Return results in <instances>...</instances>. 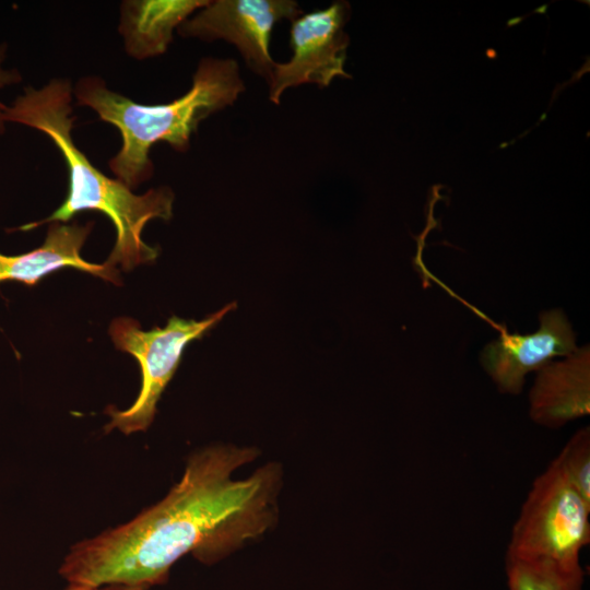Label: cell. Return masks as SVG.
<instances>
[{"instance_id":"obj_1","label":"cell","mask_w":590,"mask_h":590,"mask_svg":"<svg viewBox=\"0 0 590 590\" xmlns=\"http://www.w3.org/2000/svg\"><path fill=\"white\" fill-rule=\"evenodd\" d=\"M258 455L233 445L190 456L167 495L130 521L75 543L59 575L67 583L152 588L167 581L187 554L213 564L262 535L276 519L281 470L267 463L243 480L232 477Z\"/></svg>"},{"instance_id":"obj_2","label":"cell","mask_w":590,"mask_h":590,"mask_svg":"<svg viewBox=\"0 0 590 590\" xmlns=\"http://www.w3.org/2000/svg\"><path fill=\"white\" fill-rule=\"evenodd\" d=\"M71 101L70 82L58 79L40 90L26 88L11 107L4 108V121L35 128L52 141L64 160L69 177L68 193L60 206L48 217L17 229L26 232L46 223H68L82 211H97L116 228V243L106 263L120 264L122 270L130 271L139 264L154 262L158 248L146 245L142 232L149 221H168L173 216L172 189L161 187L138 196L121 180L111 179L96 168L72 139Z\"/></svg>"},{"instance_id":"obj_3","label":"cell","mask_w":590,"mask_h":590,"mask_svg":"<svg viewBox=\"0 0 590 590\" xmlns=\"http://www.w3.org/2000/svg\"><path fill=\"white\" fill-rule=\"evenodd\" d=\"M245 91L238 63L233 59L203 58L190 90L166 104L142 105L108 90L96 76L83 78L75 87L79 105L94 109L103 121L115 126L122 139L109 161L111 172L128 187L153 175L149 153L157 142L185 152L199 123L235 103Z\"/></svg>"},{"instance_id":"obj_4","label":"cell","mask_w":590,"mask_h":590,"mask_svg":"<svg viewBox=\"0 0 590 590\" xmlns=\"http://www.w3.org/2000/svg\"><path fill=\"white\" fill-rule=\"evenodd\" d=\"M234 308L236 303H229L199 321L173 316L164 328L155 327L149 331L142 330L139 322L132 318L120 317L113 320L109 335L117 350L129 353L138 361L141 368V388L128 409L108 406L105 410L110 416V422L104 427L105 432L115 428L126 435L145 432L154 420L156 404L175 375L186 346L201 339Z\"/></svg>"},{"instance_id":"obj_5","label":"cell","mask_w":590,"mask_h":590,"mask_svg":"<svg viewBox=\"0 0 590 590\" xmlns=\"http://www.w3.org/2000/svg\"><path fill=\"white\" fill-rule=\"evenodd\" d=\"M589 542L590 503L553 460L532 482L506 555L579 562Z\"/></svg>"},{"instance_id":"obj_6","label":"cell","mask_w":590,"mask_h":590,"mask_svg":"<svg viewBox=\"0 0 590 590\" xmlns=\"http://www.w3.org/2000/svg\"><path fill=\"white\" fill-rule=\"evenodd\" d=\"M302 13L292 0H216L177 31L185 37L234 44L248 68L269 82L276 63L270 54L272 31L280 21H293Z\"/></svg>"},{"instance_id":"obj_7","label":"cell","mask_w":590,"mask_h":590,"mask_svg":"<svg viewBox=\"0 0 590 590\" xmlns=\"http://www.w3.org/2000/svg\"><path fill=\"white\" fill-rule=\"evenodd\" d=\"M350 7L338 1L326 9L302 13L290 30L292 57L275 63L269 85V98L279 104L288 87L312 83L328 86L337 76L349 78L344 71L349 36L344 26Z\"/></svg>"},{"instance_id":"obj_8","label":"cell","mask_w":590,"mask_h":590,"mask_svg":"<svg viewBox=\"0 0 590 590\" xmlns=\"http://www.w3.org/2000/svg\"><path fill=\"white\" fill-rule=\"evenodd\" d=\"M539 320V329L528 334L497 323L499 337L481 351V365L499 392L519 394L529 373L577 350L575 331L562 309L542 311Z\"/></svg>"},{"instance_id":"obj_9","label":"cell","mask_w":590,"mask_h":590,"mask_svg":"<svg viewBox=\"0 0 590 590\" xmlns=\"http://www.w3.org/2000/svg\"><path fill=\"white\" fill-rule=\"evenodd\" d=\"M93 224L52 222L40 247L16 256L0 253V283L15 281L33 287L56 271L74 269L120 285L116 267L106 262L92 263L81 257V249Z\"/></svg>"},{"instance_id":"obj_10","label":"cell","mask_w":590,"mask_h":590,"mask_svg":"<svg viewBox=\"0 0 590 590\" xmlns=\"http://www.w3.org/2000/svg\"><path fill=\"white\" fill-rule=\"evenodd\" d=\"M529 392V414L547 428H560L590 413V347L583 345L563 361L536 370Z\"/></svg>"},{"instance_id":"obj_11","label":"cell","mask_w":590,"mask_h":590,"mask_svg":"<svg viewBox=\"0 0 590 590\" xmlns=\"http://www.w3.org/2000/svg\"><path fill=\"white\" fill-rule=\"evenodd\" d=\"M208 0H141L122 4L119 32L127 52L144 59L162 55L173 40V32Z\"/></svg>"},{"instance_id":"obj_12","label":"cell","mask_w":590,"mask_h":590,"mask_svg":"<svg viewBox=\"0 0 590 590\" xmlns=\"http://www.w3.org/2000/svg\"><path fill=\"white\" fill-rule=\"evenodd\" d=\"M509 590H581L579 562L506 555Z\"/></svg>"},{"instance_id":"obj_13","label":"cell","mask_w":590,"mask_h":590,"mask_svg":"<svg viewBox=\"0 0 590 590\" xmlns=\"http://www.w3.org/2000/svg\"><path fill=\"white\" fill-rule=\"evenodd\" d=\"M570 483L590 503V428L577 430L554 459Z\"/></svg>"},{"instance_id":"obj_14","label":"cell","mask_w":590,"mask_h":590,"mask_svg":"<svg viewBox=\"0 0 590 590\" xmlns=\"http://www.w3.org/2000/svg\"><path fill=\"white\" fill-rule=\"evenodd\" d=\"M63 590H150L143 586H127V585H104V586H88L79 583H68Z\"/></svg>"},{"instance_id":"obj_15","label":"cell","mask_w":590,"mask_h":590,"mask_svg":"<svg viewBox=\"0 0 590 590\" xmlns=\"http://www.w3.org/2000/svg\"><path fill=\"white\" fill-rule=\"evenodd\" d=\"M2 61V52L0 50V88L7 84L15 82L16 74H13L11 72L4 71L1 67ZM5 106L0 103V127L2 126L3 120V111Z\"/></svg>"}]
</instances>
